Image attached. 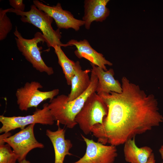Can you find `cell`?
Segmentation results:
<instances>
[{"label":"cell","instance_id":"1","mask_svg":"<svg viewBox=\"0 0 163 163\" xmlns=\"http://www.w3.org/2000/svg\"><path fill=\"white\" fill-rule=\"evenodd\" d=\"M121 82V93L99 95L107 107V114L103 123L94 126L91 132L97 142L104 145L124 144L163 122L153 95L147 94L125 77Z\"/></svg>","mask_w":163,"mask_h":163},{"label":"cell","instance_id":"2","mask_svg":"<svg viewBox=\"0 0 163 163\" xmlns=\"http://www.w3.org/2000/svg\"><path fill=\"white\" fill-rule=\"evenodd\" d=\"M90 85L80 96L71 101H68V95L61 94L50 100L48 106L57 125L63 124L72 129L77 125L75 118L80 111L88 97L96 92L98 83L96 75L91 72Z\"/></svg>","mask_w":163,"mask_h":163},{"label":"cell","instance_id":"3","mask_svg":"<svg viewBox=\"0 0 163 163\" xmlns=\"http://www.w3.org/2000/svg\"><path fill=\"white\" fill-rule=\"evenodd\" d=\"M7 12H13L21 16V20L24 23L32 24L42 31L48 47L56 46L61 47L70 46L67 43H62L60 41L62 37L59 29L55 30L52 26L53 19L45 12L39 9L34 5L30 6V10L21 11L11 8H8Z\"/></svg>","mask_w":163,"mask_h":163},{"label":"cell","instance_id":"4","mask_svg":"<svg viewBox=\"0 0 163 163\" xmlns=\"http://www.w3.org/2000/svg\"><path fill=\"white\" fill-rule=\"evenodd\" d=\"M108 113L107 107L102 99L94 92L87 98L75 121L84 134L91 132L92 128L102 124Z\"/></svg>","mask_w":163,"mask_h":163},{"label":"cell","instance_id":"5","mask_svg":"<svg viewBox=\"0 0 163 163\" xmlns=\"http://www.w3.org/2000/svg\"><path fill=\"white\" fill-rule=\"evenodd\" d=\"M14 34L17 46L19 50L25 59L30 63L33 67L41 72H45L48 75L54 73L52 67L48 66L43 61L41 56L40 48L38 44L40 42H46L43 34L37 32L31 39L24 38L16 27Z\"/></svg>","mask_w":163,"mask_h":163},{"label":"cell","instance_id":"6","mask_svg":"<svg viewBox=\"0 0 163 163\" xmlns=\"http://www.w3.org/2000/svg\"><path fill=\"white\" fill-rule=\"evenodd\" d=\"M43 87L39 82L33 81L27 82L23 86L18 88L15 95L19 109L21 111H27L30 108L37 107L43 101L53 99L59 93L58 88L45 91L39 90Z\"/></svg>","mask_w":163,"mask_h":163},{"label":"cell","instance_id":"7","mask_svg":"<svg viewBox=\"0 0 163 163\" xmlns=\"http://www.w3.org/2000/svg\"><path fill=\"white\" fill-rule=\"evenodd\" d=\"M48 103L44 104L42 109L36 108L32 115L25 116L6 117L0 116V122L2 126L0 133L10 132L18 128L21 129L27 126L39 123L43 125H52L55 121L48 106Z\"/></svg>","mask_w":163,"mask_h":163},{"label":"cell","instance_id":"8","mask_svg":"<svg viewBox=\"0 0 163 163\" xmlns=\"http://www.w3.org/2000/svg\"><path fill=\"white\" fill-rule=\"evenodd\" d=\"M35 124L28 126L4 141L17 155L19 163L25 159L27 155L31 150L44 147V145L37 141L35 137L34 133Z\"/></svg>","mask_w":163,"mask_h":163},{"label":"cell","instance_id":"9","mask_svg":"<svg viewBox=\"0 0 163 163\" xmlns=\"http://www.w3.org/2000/svg\"><path fill=\"white\" fill-rule=\"evenodd\" d=\"M86 148L83 156L72 163H113L117 156L116 146L106 145L87 138L82 134Z\"/></svg>","mask_w":163,"mask_h":163},{"label":"cell","instance_id":"10","mask_svg":"<svg viewBox=\"0 0 163 163\" xmlns=\"http://www.w3.org/2000/svg\"><path fill=\"white\" fill-rule=\"evenodd\" d=\"M33 2L39 9L46 13L54 20L59 29L72 28L77 31L81 26L84 25L85 22L83 20L75 18L71 12L63 10L59 3L56 5L51 6L37 0H34Z\"/></svg>","mask_w":163,"mask_h":163},{"label":"cell","instance_id":"11","mask_svg":"<svg viewBox=\"0 0 163 163\" xmlns=\"http://www.w3.org/2000/svg\"><path fill=\"white\" fill-rule=\"evenodd\" d=\"M67 43L70 46H75L76 49L74 53L78 58H85L91 63L101 68L105 71L107 70L106 65L111 66L113 65L111 62L105 59L103 54L98 52L93 48L87 40L78 41L76 40L72 39Z\"/></svg>","mask_w":163,"mask_h":163},{"label":"cell","instance_id":"12","mask_svg":"<svg viewBox=\"0 0 163 163\" xmlns=\"http://www.w3.org/2000/svg\"><path fill=\"white\" fill-rule=\"evenodd\" d=\"M109 0H85L82 20L85 28L89 30L92 22H102L109 16L110 11L106 7Z\"/></svg>","mask_w":163,"mask_h":163},{"label":"cell","instance_id":"13","mask_svg":"<svg viewBox=\"0 0 163 163\" xmlns=\"http://www.w3.org/2000/svg\"><path fill=\"white\" fill-rule=\"evenodd\" d=\"M66 130L61 128L59 125L55 131L47 129L46 135L51 142L55 154L54 163H63L66 155H72L69 151L73 145L71 141L65 138Z\"/></svg>","mask_w":163,"mask_h":163},{"label":"cell","instance_id":"14","mask_svg":"<svg viewBox=\"0 0 163 163\" xmlns=\"http://www.w3.org/2000/svg\"><path fill=\"white\" fill-rule=\"evenodd\" d=\"M90 64L92 67L91 71L97 78L98 83L96 92L98 95L109 93L110 92L122 93L121 85L119 81L114 78V73L112 69L105 71L98 66Z\"/></svg>","mask_w":163,"mask_h":163},{"label":"cell","instance_id":"15","mask_svg":"<svg viewBox=\"0 0 163 163\" xmlns=\"http://www.w3.org/2000/svg\"><path fill=\"white\" fill-rule=\"evenodd\" d=\"M75 73L71 81V90L68 95V101H71L75 99L83 94L89 87L90 78L89 73L90 69L82 70L78 61L76 62Z\"/></svg>","mask_w":163,"mask_h":163},{"label":"cell","instance_id":"16","mask_svg":"<svg viewBox=\"0 0 163 163\" xmlns=\"http://www.w3.org/2000/svg\"><path fill=\"white\" fill-rule=\"evenodd\" d=\"M124 145L125 159L129 163H147L153 153L152 150L149 147H138L136 143L135 138L128 140Z\"/></svg>","mask_w":163,"mask_h":163},{"label":"cell","instance_id":"17","mask_svg":"<svg viewBox=\"0 0 163 163\" xmlns=\"http://www.w3.org/2000/svg\"><path fill=\"white\" fill-rule=\"evenodd\" d=\"M61 47L56 45L53 48L58 59V63L64 75L67 84L71 85L72 79L75 73L76 63L67 56Z\"/></svg>","mask_w":163,"mask_h":163},{"label":"cell","instance_id":"18","mask_svg":"<svg viewBox=\"0 0 163 163\" xmlns=\"http://www.w3.org/2000/svg\"><path fill=\"white\" fill-rule=\"evenodd\" d=\"M7 9L0 8V40H4L12 29V24L6 13Z\"/></svg>","mask_w":163,"mask_h":163},{"label":"cell","instance_id":"19","mask_svg":"<svg viewBox=\"0 0 163 163\" xmlns=\"http://www.w3.org/2000/svg\"><path fill=\"white\" fill-rule=\"evenodd\" d=\"M8 144L0 145V163H16L17 155Z\"/></svg>","mask_w":163,"mask_h":163},{"label":"cell","instance_id":"20","mask_svg":"<svg viewBox=\"0 0 163 163\" xmlns=\"http://www.w3.org/2000/svg\"><path fill=\"white\" fill-rule=\"evenodd\" d=\"M10 5L14 9L24 11L25 5L23 3L22 0H10Z\"/></svg>","mask_w":163,"mask_h":163},{"label":"cell","instance_id":"21","mask_svg":"<svg viewBox=\"0 0 163 163\" xmlns=\"http://www.w3.org/2000/svg\"><path fill=\"white\" fill-rule=\"evenodd\" d=\"M11 136V133L10 132L5 133L0 136V145L4 144L5 142L4 140L6 138Z\"/></svg>","mask_w":163,"mask_h":163},{"label":"cell","instance_id":"22","mask_svg":"<svg viewBox=\"0 0 163 163\" xmlns=\"http://www.w3.org/2000/svg\"><path fill=\"white\" fill-rule=\"evenodd\" d=\"M147 163H155V155L153 153L150 156Z\"/></svg>","mask_w":163,"mask_h":163},{"label":"cell","instance_id":"23","mask_svg":"<svg viewBox=\"0 0 163 163\" xmlns=\"http://www.w3.org/2000/svg\"><path fill=\"white\" fill-rule=\"evenodd\" d=\"M159 152L161 155V158L163 160V145H161L159 149ZM161 163H163V161Z\"/></svg>","mask_w":163,"mask_h":163},{"label":"cell","instance_id":"24","mask_svg":"<svg viewBox=\"0 0 163 163\" xmlns=\"http://www.w3.org/2000/svg\"><path fill=\"white\" fill-rule=\"evenodd\" d=\"M19 163H30V162L29 161L25 159L20 162Z\"/></svg>","mask_w":163,"mask_h":163}]
</instances>
